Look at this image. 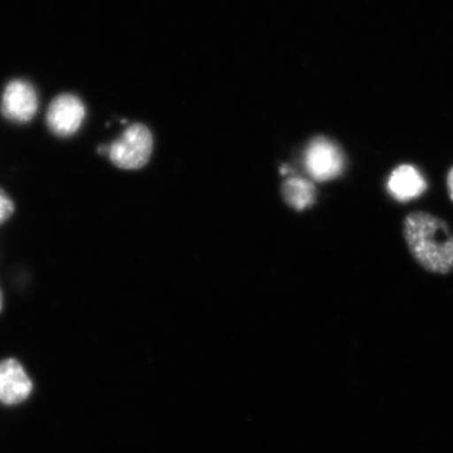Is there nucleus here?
<instances>
[{
    "label": "nucleus",
    "mask_w": 453,
    "mask_h": 453,
    "mask_svg": "<svg viewBox=\"0 0 453 453\" xmlns=\"http://www.w3.org/2000/svg\"><path fill=\"white\" fill-rule=\"evenodd\" d=\"M86 107L81 98L73 94L58 95L47 110L46 124L57 138H71L81 129Z\"/></svg>",
    "instance_id": "3"
},
{
    "label": "nucleus",
    "mask_w": 453,
    "mask_h": 453,
    "mask_svg": "<svg viewBox=\"0 0 453 453\" xmlns=\"http://www.w3.org/2000/svg\"><path fill=\"white\" fill-rule=\"evenodd\" d=\"M403 234L411 255L429 273H453V234L445 220L426 211L405 217Z\"/></svg>",
    "instance_id": "1"
},
{
    "label": "nucleus",
    "mask_w": 453,
    "mask_h": 453,
    "mask_svg": "<svg viewBox=\"0 0 453 453\" xmlns=\"http://www.w3.org/2000/svg\"><path fill=\"white\" fill-rule=\"evenodd\" d=\"M305 166L310 177L314 180H332L342 174L344 169V157L333 142L319 138L306 149Z\"/></svg>",
    "instance_id": "5"
},
{
    "label": "nucleus",
    "mask_w": 453,
    "mask_h": 453,
    "mask_svg": "<svg viewBox=\"0 0 453 453\" xmlns=\"http://www.w3.org/2000/svg\"><path fill=\"white\" fill-rule=\"evenodd\" d=\"M447 187H449V196L453 199V169L449 172V178H447Z\"/></svg>",
    "instance_id": "10"
},
{
    "label": "nucleus",
    "mask_w": 453,
    "mask_h": 453,
    "mask_svg": "<svg viewBox=\"0 0 453 453\" xmlns=\"http://www.w3.org/2000/svg\"><path fill=\"white\" fill-rule=\"evenodd\" d=\"M16 211V205H14L13 199L8 196L4 189L0 188V225L7 222Z\"/></svg>",
    "instance_id": "9"
},
{
    "label": "nucleus",
    "mask_w": 453,
    "mask_h": 453,
    "mask_svg": "<svg viewBox=\"0 0 453 453\" xmlns=\"http://www.w3.org/2000/svg\"><path fill=\"white\" fill-rule=\"evenodd\" d=\"M3 306H4V296H3V291L0 288V312L3 311Z\"/></svg>",
    "instance_id": "11"
},
{
    "label": "nucleus",
    "mask_w": 453,
    "mask_h": 453,
    "mask_svg": "<svg viewBox=\"0 0 453 453\" xmlns=\"http://www.w3.org/2000/svg\"><path fill=\"white\" fill-rule=\"evenodd\" d=\"M153 151V136L142 124L130 125L107 149V155L113 165L125 170L142 168L150 159Z\"/></svg>",
    "instance_id": "2"
},
{
    "label": "nucleus",
    "mask_w": 453,
    "mask_h": 453,
    "mask_svg": "<svg viewBox=\"0 0 453 453\" xmlns=\"http://www.w3.org/2000/svg\"><path fill=\"white\" fill-rule=\"evenodd\" d=\"M38 107L37 92L31 83L25 80H14L8 83L0 105V111L8 121L27 124L35 118Z\"/></svg>",
    "instance_id": "4"
},
{
    "label": "nucleus",
    "mask_w": 453,
    "mask_h": 453,
    "mask_svg": "<svg viewBox=\"0 0 453 453\" xmlns=\"http://www.w3.org/2000/svg\"><path fill=\"white\" fill-rule=\"evenodd\" d=\"M283 196L292 208L303 211L315 201V187L305 179H288L283 186Z\"/></svg>",
    "instance_id": "8"
},
{
    "label": "nucleus",
    "mask_w": 453,
    "mask_h": 453,
    "mask_svg": "<svg viewBox=\"0 0 453 453\" xmlns=\"http://www.w3.org/2000/svg\"><path fill=\"white\" fill-rule=\"evenodd\" d=\"M33 383L25 368L16 359L0 362V403L17 405L31 395Z\"/></svg>",
    "instance_id": "6"
},
{
    "label": "nucleus",
    "mask_w": 453,
    "mask_h": 453,
    "mask_svg": "<svg viewBox=\"0 0 453 453\" xmlns=\"http://www.w3.org/2000/svg\"><path fill=\"white\" fill-rule=\"evenodd\" d=\"M425 178L414 166L401 165L393 170L388 181L390 195L396 201L407 202L417 198L426 190Z\"/></svg>",
    "instance_id": "7"
}]
</instances>
